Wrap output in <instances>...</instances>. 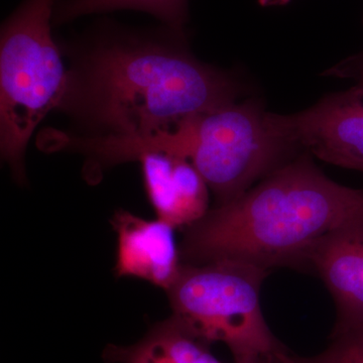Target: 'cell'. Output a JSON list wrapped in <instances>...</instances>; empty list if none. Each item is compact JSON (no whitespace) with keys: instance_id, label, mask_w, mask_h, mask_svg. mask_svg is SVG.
<instances>
[{"instance_id":"1","label":"cell","mask_w":363,"mask_h":363,"mask_svg":"<svg viewBox=\"0 0 363 363\" xmlns=\"http://www.w3.org/2000/svg\"><path fill=\"white\" fill-rule=\"evenodd\" d=\"M241 91L238 79L192 56L184 33L108 26L67 71L58 109L75 119L82 133H58L55 145L114 166L136 145L189 117L238 101Z\"/></svg>"},{"instance_id":"2","label":"cell","mask_w":363,"mask_h":363,"mask_svg":"<svg viewBox=\"0 0 363 363\" xmlns=\"http://www.w3.org/2000/svg\"><path fill=\"white\" fill-rule=\"evenodd\" d=\"M362 217L363 190L332 181L305 152L184 228L182 264L234 260L269 272L298 269L317 240Z\"/></svg>"},{"instance_id":"3","label":"cell","mask_w":363,"mask_h":363,"mask_svg":"<svg viewBox=\"0 0 363 363\" xmlns=\"http://www.w3.org/2000/svg\"><path fill=\"white\" fill-rule=\"evenodd\" d=\"M154 150L190 162L219 205L245 194L300 150L286 135L278 113L247 99L189 117L173 130L135 147L130 161Z\"/></svg>"},{"instance_id":"4","label":"cell","mask_w":363,"mask_h":363,"mask_svg":"<svg viewBox=\"0 0 363 363\" xmlns=\"http://www.w3.org/2000/svg\"><path fill=\"white\" fill-rule=\"evenodd\" d=\"M58 0H23L1 26L0 40V147L20 183L30 136L44 117L58 108L67 71L52 39Z\"/></svg>"},{"instance_id":"5","label":"cell","mask_w":363,"mask_h":363,"mask_svg":"<svg viewBox=\"0 0 363 363\" xmlns=\"http://www.w3.org/2000/svg\"><path fill=\"white\" fill-rule=\"evenodd\" d=\"M269 274L234 260L183 264L166 291L173 316L207 343L225 344L235 362L286 363L291 352L272 333L260 305Z\"/></svg>"},{"instance_id":"6","label":"cell","mask_w":363,"mask_h":363,"mask_svg":"<svg viewBox=\"0 0 363 363\" xmlns=\"http://www.w3.org/2000/svg\"><path fill=\"white\" fill-rule=\"evenodd\" d=\"M298 150L363 173V93L351 87L325 96L304 111L279 114Z\"/></svg>"},{"instance_id":"7","label":"cell","mask_w":363,"mask_h":363,"mask_svg":"<svg viewBox=\"0 0 363 363\" xmlns=\"http://www.w3.org/2000/svg\"><path fill=\"white\" fill-rule=\"evenodd\" d=\"M298 269L317 274L330 293L336 308L332 335L363 330V217L317 240Z\"/></svg>"},{"instance_id":"8","label":"cell","mask_w":363,"mask_h":363,"mask_svg":"<svg viewBox=\"0 0 363 363\" xmlns=\"http://www.w3.org/2000/svg\"><path fill=\"white\" fill-rule=\"evenodd\" d=\"M117 238L116 274L145 279L168 291L182 267L175 227L157 218L147 220L118 210L111 219Z\"/></svg>"},{"instance_id":"9","label":"cell","mask_w":363,"mask_h":363,"mask_svg":"<svg viewBox=\"0 0 363 363\" xmlns=\"http://www.w3.org/2000/svg\"><path fill=\"white\" fill-rule=\"evenodd\" d=\"M136 161L157 218L184 229L206 214L208 186L190 162L157 150L143 152Z\"/></svg>"},{"instance_id":"10","label":"cell","mask_w":363,"mask_h":363,"mask_svg":"<svg viewBox=\"0 0 363 363\" xmlns=\"http://www.w3.org/2000/svg\"><path fill=\"white\" fill-rule=\"evenodd\" d=\"M209 345L172 315L133 345L107 346L104 358L107 363H222Z\"/></svg>"},{"instance_id":"11","label":"cell","mask_w":363,"mask_h":363,"mask_svg":"<svg viewBox=\"0 0 363 363\" xmlns=\"http://www.w3.org/2000/svg\"><path fill=\"white\" fill-rule=\"evenodd\" d=\"M117 9H135L152 14L180 33H184L188 18V0H58L52 23L63 25L80 16Z\"/></svg>"},{"instance_id":"12","label":"cell","mask_w":363,"mask_h":363,"mask_svg":"<svg viewBox=\"0 0 363 363\" xmlns=\"http://www.w3.org/2000/svg\"><path fill=\"white\" fill-rule=\"evenodd\" d=\"M286 363H363V330L331 335V344L316 357L289 355Z\"/></svg>"},{"instance_id":"13","label":"cell","mask_w":363,"mask_h":363,"mask_svg":"<svg viewBox=\"0 0 363 363\" xmlns=\"http://www.w3.org/2000/svg\"><path fill=\"white\" fill-rule=\"evenodd\" d=\"M322 75L352 81V87L363 93V50L332 66Z\"/></svg>"},{"instance_id":"14","label":"cell","mask_w":363,"mask_h":363,"mask_svg":"<svg viewBox=\"0 0 363 363\" xmlns=\"http://www.w3.org/2000/svg\"><path fill=\"white\" fill-rule=\"evenodd\" d=\"M290 1L291 0H259V4L264 7H276L286 6Z\"/></svg>"},{"instance_id":"15","label":"cell","mask_w":363,"mask_h":363,"mask_svg":"<svg viewBox=\"0 0 363 363\" xmlns=\"http://www.w3.org/2000/svg\"><path fill=\"white\" fill-rule=\"evenodd\" d=\"M235 363H257L253 362H235Z\"/></svg>"}]
</instances>
